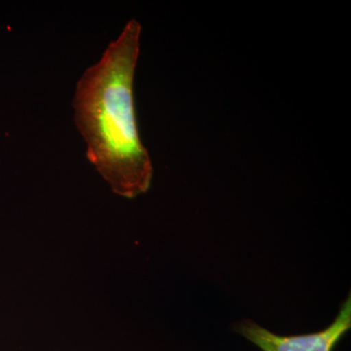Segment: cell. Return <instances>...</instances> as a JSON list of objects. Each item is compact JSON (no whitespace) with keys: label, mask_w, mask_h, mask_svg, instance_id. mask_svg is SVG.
I'll return each instance as SVG.
<instances>
[{"label":"cell","mask_w":351,"mask_h":351,"mask_svg":"<svg viewBox=\"0 0 351 351\" xmlns=\"http://www.w3.org/2000/svg\"><path fill=\"white\" fill-rule=\"evenodd\" d=\"M141 32L137 20L127 23L100 60L83 73L73 101L88 160L113 193L130 199L149 191L154 174L138 134L134 99Z\"/></svg>","instance_id":"6da1fadb"},{"label":"cell","mask_w":351,"mask_h":351,"mask_svg":"<svg viewBox=\"0 0 351 351\" xmlns=\"http://www.w3.org/2000/svg\"><path fill=\"white\" fill-rule=\"evenodd\" d=\"M232 328L262 351H334L351 329V295L341 304L336 319L319 332L279 336L251 319L239 321Z\"/></svg>","instance_id":"7a4b0ae2"}]
</instances>
